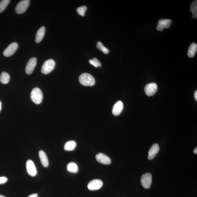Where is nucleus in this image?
<instances>
[{"instance_id": "nucleus-1", "label": "nucleus", "mask_w": 197, "mask_h": 197, "mask_svg": "<svg viewBox=\"0 0 197 197\" xmlns=\"http://www.w3.org/2000/svg\"><path fill=\"white\" fill-rule=\"evenodd\" d=\"M79 82L81 84L86 86H92L94 85L95 79L92 75L88 73H83L79 77Z\"/></svg>"}, {"instance_id": "nucleus-2", "label": "nucleus", "mask_w": 197, "mask_h": 197, "mask_svg": "<svg viewBox=\"0 0 197 197\" xmlns=\"http://www.w3.org/2000/svg\"><path fill=\"white\" fill-rule=\"evenodd\" d=\"M31 100L35 104H40L43 99V93L38 88H35L31 91Z\"/></svg>"}, {"instance_id": "nucleus-3", "label": "nucleus", "mask_w": 197, "mask_h": 197, "mask_svg": "<svg viewBox=\"0 0 197 197\" xmlns=\"http://www.w3.org/2000/svg\"><path fill=\"white\" fill-rule=\"evenodd\" d=\"M55 62L53 60H47L44 63L42 67V73L45 75L49 74L55 68Z\"/></svg>"}, {"instance_id": "nucleus-4", "label": "nucleus", "mask_w": 197, "mask_h": 197, "mask_svg": "<svg viewBox=\"0 0 197 197\" xmlns=\"http://www.w3.org/2000/svg\"><path fill=\"white\" fill-rule=\"evenodd\" d=\"M30 3L29 0H23L20 1L17 4L15 8L16 12L17 14H23L26 11Z\"/></svg>"}, {"instance_id": "nucleus-5", "label": "nucleus", "mask_w": 197, "mask_h": 197, "mask_svg": "<svg viewBox=\"0 0 197 197\" xmlns=\"http://www.w3.org/2000/svg\"><path fill=\"white\" fill-rule=\"evenodd\" d=\"M141 182L142 186L145 188L150 187L152 182V176L150 173H146L142 175Z\"/></svg>"}, {"instance_id": "nucleus-6", "label": "nucleus", "mask_w": 197, "mask_h": 197, "mask_svg": "<svg viewBox=\"0 0 197 197\" xmlns=\"http://www.w3.org/2000/svg\"><path fill=\"white\" fill-rule=\"evenodd\" d=\"M158 87L156 83H152L147 84L145 87V93L147 96H153L158 90Z\"/></svg>"}, {"instance_id": "nucleus-7", "label": "nucleus", "mask_w": 197, "mask_h": 197, "mask_svg": "<svg viewBox=\"0 0 197 197\" xmlns=\"http://www.w3.org/2000/svg\"><path fill=\"white\" fill-rule=\"evenodd\" d=\"M18 47V45L17 43L15 42L12 43L3 51L4 55L7 57L11 56L16 51Z\"/></svg>"}, {"instance_id": "nucleus-8", "label": "nucleus", "mask_w": 197, "mask_h": 197, "mask_svg": "<svg viewBox=\"0 0 197 197\" xmlns=\"http://www.w3.org/2000/svg\"><path fill=\"white\" fill-rule=\"evenodd\" d=\"M37 62L36 58L35 57H32L29 60L25 68L26 72L27 74L30 75L32 73L37 65Z\"/></svg>"}, {"instance_id": "nucleus-9", "label": "nucleus", "mask_w": 197, "mask_h": 197, "mask_svg": "<svg viewBox=\"0 0 197 197\" xmlns=\"http://www.w3.org/2000/svg\"><path fill=\"white\" fill-rule=\"evenodd\" d=\"M102 181L99 179L91 180L88 185V188L89 190L94 191L99 190L103 186Z\"/></svg>"}, {"instance_id": "nucleus-10", "label": "nucleus", "mask_w": 197, "mask_h": 197, "mask_svg": "<svg viewBox=\"0 0 197 197\" xmlns=\"http://www.w3.org/2000/svg\"><path fill=\"white\" fill-rule=\"evenodd\" d=\"M26 166L27 173L30 176L34 177L36 175L37 169L32 161L27 160L26 163Z\"/></svg>"}, {"instance_id": "nucleus-11", "label": "nucleus", "mask_w": 197, "mask_h": 197, "mask_svg": "<svg viewBox=\"0 0 197 197\" xmlns=\"http://www.w3.org/2000/svg\"><path fill=\"white\" fill-rule=\"evenodd\" d=\"M172 21L169 19H162L158 21V26L156 27L157 30L162 31L164 29L168 28L170 27Z\"/></svg>"}, {"instance_id": "nucleus-12", "label": "nucleus", "mask_w": 197, "mask_h": 197, "mask_svg": "<svg viewBox=\"0 0 197 197\" xmlns=\"http://www.w3.org/2000/svg\"><path fill=\"white\" fill-rule=\"evenodd\" d=\"M96 158L99 162L104 165H109L111 164V159L106 155L102 153H99L96 155Z\"/></svg>"}, {"instance_id": "nucleus-13", "label": "nucleus", "mask_w": 197, "mask_h": 197, "mask_svg": "<svg viewBox=\"0 0 197 197\" xmlns=\"http://www.w3.org/2000/svg\"><path fill=\"white\" fill-rule=\"evenodd\" d=\"M160 150L159 145L158 144H153L149 150L148 152V158L149 160H152L159 152Z\"/></svg>"}, {"instance_id": "nucleus-14", "label": "nucleus", "mask_w": 197, "mask_h": 197, "mask_svg": "<svg viewBox=\"0 0 197 197\" xmlns=\"http://www.w3.org/2000/svg\"><path fill=\"white\" fill-rule=\"evenodd\" d=\"M123 109V103L122 101H118L113 106L112 113L115 116H118L122 112Z\"/></svg>"}, {"instance_id": "nucleus-15", "label": "nucleus", "mask_w": 197, "mask_h": 197, "mask_svg": "<svg viewBox=\"0 0 197 197\" xmlns=\"http://www.w3.org/2000/svg\"><path fill=\"white\" fill-rule=\"evenodd\" d=\"M39 156L42 164L43 166L47 167L49 166V162L46 154L43 150L39 151Z\"/></svg>"}, {"instance_id": "nucleus-16", "label": "nucleus", "mask_w": 197, "mask_h": 197, "mask_svg": "<svg viewBox=\"0 0 197 197\" xmlns=\"http://www.w3.org/2000/svg\"><path fill=\"white\" fill-rule=\"evenodd\" d=\"M45 32V27H41L37 31L35 38V42L39 43L43 39Z\"/></svg>"}, {"instance_id": "nucleus-17", "label": "nucleus", "mask_w": 197, "mask_h": 197, "mask_svg": "<svg viewBox=\"0 0 197 197\" xmlns=\"http://www.w3.org/2000/svg\"><path fill=\"white\" fill-rule=\"evenodd\" d=\"M197 45L196 43H193L189 47L188 55L189 57L192 58L195 56L196 52Z\"/></svg>"}, {"instance_id": "nucleus-18", "label": "nucleus", "mask_w": 197, "mask_h": 197, "mask_svg": "<svg viewBox=\"0 0 197 197\" xmlns=\"http://www.w3.org/2000/svg\"><path fill=\"white\" fill-rule=\"evenodd\" d=\"M76 146V143L75 141H70L66 143L64 149L66 151H73L74 150Z\"/></svg>"}, {"instance_id": "nucleus-19", "label": "nucleus", "mask_w": 197, "mask_h": 197, "mask_svg": "<svg viewBox=\"0 0 197 197\" xmlns=\"http://www.w3.org/2000/svg\"><path fill=\"white\" fill-rule=\"evenodd\" d=\"M10 79L9 75L5 72H3L0 75V81L3 84H7L8 83Z\"/></svg>"}, {"instance_id": "nucleus-20", "label": "nucleus", "mask_w": 197, "mask_h": 197, "mask_svg": "<svg viewBox=\"0 0 197 197\" xmlns=\"http://www.w3.org/2000/svg\"><path fill=\"white\" fill-rule=\"evenodd\" d=\"M190 11L193 14L192 17L196 18L197 17V1H194L192 2L190 6Z\"/></svg>"}, {"instance_id": "nucleus-21", "label": "nucleus", "mask_w": 197, "mask_h": 197, "mask_svg": "<svg viewBox=\"0 0 197 197\" xmlns=\"http://www.w3.org/2000/svg\"><path fill=\"white\" fill-rule=\"evenodd\" d=\"M67 170L69 172L76 173L78 171V167L75 163L72 162L69 163L67 166Z\"/></svg>"}, {"instance_id": "nucleus-22", "label": "nucleus", "mask_w": 197, "mask_h": 197, "mask_svg": "<svg viewBox=\"0 0 197 197\" xmlns=\"http://www.w3.org/2000/svg\"><path fill=\"white\" fill-rule=\"evenodd\" d=\"M97 48L102 51L105 54H107L109 53V50L104 46L102 43L101 42H98L96 45Z\"/></svg>"}, {"instance_id": "nucleus-23", "label": "nucleus", "mask_w": 197, "mask_h": 197, "mask_svg": "<svg viewBox=\"0 0 197 197\" xmlns=\"http://www.w3.org/2000/svg\"><path fill=\"white\" fill-rule=\"evenodd\" d=\"M10 1V0H2L0 2V13L2 12L4 10Z\"/></svg>"}, {"instance_id": "nucleus-24", "label": "nucleus", "mask_w": 197, "mask_h": 197, "mask_svg": "<svg viewBox=\"0 0 197 197\" xmlns=\"http://www.w3.org/2000/svg\"><path fill=\"white\" fill-rule=\"evenodd\" d=\"M89 63L95 67H101V64L98 59L96 58H93V60H89Z\"/></svg>"}, {"instance_id": "nucleus-25", "label": "nucleus", "mask_w": 197, "mask_h": 197, "mask_svg": "<svg viewBox=\"0 0 197 197\" xmlns=\"http://www.w3.org/2000/svg\"><path fill=\"white\" fill-rule=\"evenodd\" d=\"M87 7L85 6H82L80 7L77 8L76 10L77 13L79 15L81 16H84L85 15V11H86Z\"/></svg>"}, {"instance_id": "nucleus-26", "label": "nucleus", "mask_w": 197, "mask_h": 197, "mask_svg": "<svg viewBox=\"0 0 197 197\" xmlns=\"http://www.w3.org/2000/svg\"><path fill=\"white\" fill-rule=\"evenodd\" d=\"M8 180V179L6 177L2 176L0 177V184H2L6 183Z\"/></svg>"}, {"instance_id": "nucleus-27", "label": "nucleus", "mask_w": 197, "mask_h": 197, "mask_svg": "<svg viewBox=\"0 0 197 197\" xmlns=\"http://www.w3.org/2000/svg\"><path fill=\"white\" fill-rule=\"evenodd\" d=\"M28 197H38V195L36 193L30 195Z\"/></svg>"}, {"instance_id": "nucleus-28", "label": "nucleus", "mask_w": 197, "mask_h": 197, "mask_svg": "<svg viewBox=\"0 0 197 197\" xmlns=\"http://www.w3.org/2000/svg\"><path fill=\"white\" fill-rule=\"evenodd\" d=\"M194 97L195 100L197 101V91H196L194 93Z\"/></svg>"}, {"instance_id": "nucleus-29", "label": "nucleus", "mask_w": 197, "mask_h": 197, "mask_svg": "<svg viewBox=\"0 0 197 197\" xmlns=\"http://www.w3.org/2000/svg\"><path fill=\"white\" fill-rule=\"evenodd\" d=\"M194 153H195V154H197V148H195V149L194 150Z\"/></svg>"}, {"instance_id": "nucleus-30", "label": "nucleus", "mask_w": 197, "mask_h": 197, "mask_svg": "<svg viewBox=\"0 0 197 197\" xmlns=\"http://www.w3.org/2000/svg\"><path fill=\"white\" fill-rule=\"evenodd\" d=\"M1 109H2V103L1 101H0V111H1Z\"/></svg>"}, {"instance_id": "nucleus-31", "label": "nucleus", "mask_w": 197, "mask_h": 197, "mask_svg": "<svg viewBox=\"0 0 197 197\" xmlns=\"http://www.w3.org/2000/svg\"><path fill=\"white\" fill-rule=\"evenodd\" d=\"M0 197H6L2 195H0Z\"/></svg>"}]
</instances>
